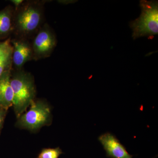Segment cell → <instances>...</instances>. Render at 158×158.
Returning <instances> with one entry per match:
<instances>
[{
	"instance_id": "7",
	"label": "cell",
	"mask_w": 158,
	"mask_h": 158,
	"mask_svg": "<svg viewBox=\"0 0 158 158\" xmlns=\"http://www.w3.org/2000/svg\"><path fill=\"white\" fill-rule=\"evenodd\" d=\"M98 140L106 151L108 157L133 158V156L128 152L124 145L111 133L107 132L101 135Z\"/></svg>"
},
{
	"instance_id": "13",
	"label": "cell",
	"mask_w": 158,
	"mask_h": 158,
	"mask_svg": "<svg viewBox=\"0 0 158 158\" xmlns=\"http://www.w3.org/2000/svg\"><path fill=\"white\" fill-rule=\"evenodd\" d=\"M11 2L14 5L15 11H16L22 6L24 1L23 0H11Z\"/></svg>"
},
{
	"instance_id": "12",
	"label": "cell",
	"mask_w": 158,
	"mask_h": 158,
	"mask_svg": "<svg viewBox=\"0 0 158 158\" xmlns=\"http://www.w3.org/2000/svg\"><path fill=\"white\" fill-rule=\"evenodd\" d=\"M6 110L3 109H0V134L2 128L3 123L6 116Z\"/></svg>"
},
{
	"instance_id": "9",
	"label": "cell",
	"mask_w": 158,
	"mask_h": 158,
	"mask_svg": "<svg viewBox=\"0 0 158 158\" xmlns=\"http://www.w3.org/2000/svg\"><path fill=\"white\" fill-rule=\"evenodd\" d=\"M12 53L13 47L10 38L0 42V77L6 72L11 70Z\"/></svg>"
},
{
	"instance_id": "8",
	"label": "cell",
	"mask_w": 158,
	"mask_h": 158,
	"mask_svg": "<svg viewBox=\"0 0 158 158\" xmlns=\"http://www.w3.org/2000/svg\"><path fill=\"white\" fill-rule=\"evenodd\" d=\"M11 70H9L0 77V106L6 111L13 106L14 94L11 84Z\"/></svg>"
},
{
	"instance_id": "11",
	"label": "cell",
	"mask_w": 158,
	"mask_h": 158,
	"mask_svg": "<svg viewBox=\"0 0 158 158\" xmlns=\"http://www.w3.org/2000/svg\"><path fill=\"white\" fill-rule=\"evenodd\" d=\"M63 153L59 147L55 148H44L40 153L37 158H59Z\"/></svg>"
},
{
	"instance_id": "5",
	"label": "cell",
	"mask_w": 158,
	"mask_h": 158,
	"mask_svg": "<svg viewBox=\"0 0 158 158\" xmlns=\"http://www.w3.org/2000/svg\"><path fill=\"white\" fill-rule=\"evenodd\" d=\"M57 40L49 26L45 24L34 37L32 45L33 59H44L50 56L56 45Z\"/></svg>"
},
{
	"instance_id": "6",
	"label": "cell",
	"mask_w": 158,
	"mask_h": 158,
	"mask_svg": "<svg viewBox=\"0 0 158 158\" xmlns=\"http://www.w3.org/2000/svg\"><path fill=\"white\" fill-rule=\"evenodd\" d=\"M13 47L12 62L16 70H20L26 62L33 59L32 46L23 38L11 40Z\"/></svg>"
},
{
	"instance_id": "14",
	"label": "cell",
	"mask_w": 158,
	"mask_h": 158,
	"mask_svg": "<svg viewBox=\"0 0 158 158\" xmlns=\"http://www.w3.org/2000/svg\"><path fill=\"white\" fill-rule=\"evenodd\" d=\"M0 109H2V108H1V106H0Z\"/></svg>"
},
{
	"instance_id": "2",
	"label": "cell",
	"mask_w": 158,
	"mask_h": 158,
	"mask_svg": "<svg viewBox=\"0 0 158 158\" xmlns=\"http://www.w3.org/2000/svg\"><path fill=\"white\" fill-rule=\"evenodd\" d=\"M14 16V31L18 35L27 37L39 29L42 23V5L37 2H30L22 6Z\"/></svg>"
},
{
	"instance_id": "3",
	"label": "cell",
	"mask_w": 158,
	"mask_h": 158,
	"mask_svg": "<svg viewBox=\"0 0 158 158\" xmlns=\"http://www.w3.org/2000/svg\"><path fill=\"white\" fill-rule=\"evenodd\" d=\"M141 13L140 17L131 22L130 26L133 31L134 39L139 37H152L158 33L157 1H140Z\"/></svg>"
},
{
	"instance_id": "4",
	"label": "cell",
	"mask_w": 158,
	"mask_h": 158,
	"mask_svg": "<svg viewBox=\"0 0 158 158\" xmlns=\"http://www.w3.org/2000/svg\"><path fill=\"white\" fill-rule=\"evenodd\" d=\"M50 116V109L45 102L33 101L30 110L19 118L17 125L30 131H36L48 123Z\"/></svg>"
},
{
	"instance_id": "10",
	"label": "cell",
	"mask_w": 158,
	"mask_h": 158,
	"mask_svg": "<svg viewBox=\"0 0 158 158\" xmlns=\"http://www.w3.org/2000/svg\"><path fill=\"white\" fill-rule=\"evenodd\" d=\"M14 11L11 6L0 11V39H5L14 31Z\"/></svg>"
},
{
	"instance_id": "1",
	"label": "cell",
	"mask_w": 158,
	"mask_h": 158,
	"mask_svg": "<svg viewBox=\"0 0 158 158\" xmlns=\"http://www.w3.org/2000/svg\"><path fill=\"white\" fill-rule=\"evenodd\" d=\"M15 72L11 78L14 94L13 106L15 115L19 118L34 101L36 90L34 79L31 74L22 69Z\"/></svg>"
}]
</instances>
